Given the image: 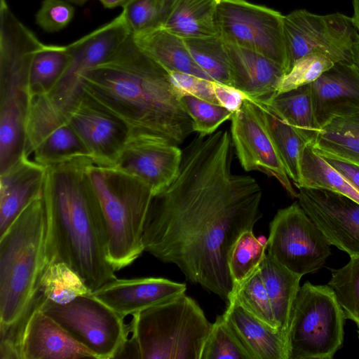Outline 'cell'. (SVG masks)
Wrapping results in <instances>:
<instances>
[{
	"mask_svg": "<svg viewBox=\"0 0 359 359\" xmlns=\"http://www.w3.org/2000/svg\"><path fill=\"white\" fill-rule=\"evenodd\" d=\"M233 149L225 130L194 138L175 179L154 194L142 233L144 251L227 303L234 290L231 250L262 216V188L233 172Z\"/></svg>",
	"mask_w": 359,
	"mask_h": 359,
	"instance_id": "obj_1",
	"label": "cell"
},
{
	"mask_svg": "<svg viewBox=\"0 0 359 359\" xmlns=\"http://www.w3.org/2000/svg\"><path fill=\"white\" fill-rule=\"evenodd\" d=\"M81 81L86 95L126 125L130 137L179 146L194 132L168 72L136 44L133 33Z\"/></svg>",
	"mask_w": 359,
	"mask_h": 359,
	"instance_id": "obj_2",
	"label": "cell"
},
{
	"mask_svg": "<svg viewBox=\"0 0 359 359\" xmlns=\"http://www.w3.org/2000/svg\"><path fill=\"white\" fill-rule=\"evenodd\" d=\"M92 159L78 156L46 165L43 193L49 264L66 263L93 291L116 277L104 218L86 172Z\"/></svg>",
	"mask_w": 359,
	"mask_h": 359,
	"instance_id": "obj_3",
	"label": "cell"
},
{
	"mask_svg": "<svg viewBox=\"0 0 359 359\" xmlns=\"http://www.w3.org/2000/svg\"><path fill=\"white\" fill-rule=\"evenodd\" d=\"M47 238L42 190L0 236V330L22 317L39 294L49 264Z\"/></svg>",
	"mask_w": 359,
	"mask_h": 359,
	"instance_id": "obj_4",
	"label": "cell"
},
{
	"mask_svg": "<svg viewBox=\"0 0 359 359\" xmlns=\"http://www.w3.org/2000/svg\"><path fill=\"white\" fill-rule=\"evenodd\" d=\"M43 44L0 1V173L22 155L29 107L28 76L35 51Z\"/></svg>",
	"mask_w": 359,
	"mask_h": 359,
	"instance_id": "obj_5",
	"label": "cell"
},
{
	"mask_svg": "<svg viewBox=\"0 0 359 359\" xmlns=\"http://www.w3.org/2000/svg\"><path fill=\"white\" fill-rule=\"evenodd\" d=\"M86 172L104 218L109 259L118 271L144 252L143 228L154 191L146 182L114 164L92 159Z\"/></svg>",
	"mask_w": 359,
	"mask_h": 359,
	"instance_id": "obj_6",
	"label": "cell"
},
{
	"mask_svg": "<svg viewBox=\"0 0 359 359\" xmlns=\"http://www.w3.org/2000/svg\"><path fill=\"white\" fill-rule=\"evenodd\" d=\"M210 323L183 293L133 315L131 341L142 359H201Z\"/></svg>",
	"mask_w": 359,
	"mask_h": 359,
	"instance_id": "obj_7",
	"label": "cell"
},
{
	"mask_svg": "<svg viewBox=\"0 0 359 359\" xmlns=\"http://www.w3.org/2000/svg\"><path fill=\"white\" fill-rule=\"evenodd\" d=\"M345 319L331 287L304 283L290 313L287 359H332L343 344Z\"/></svg>",
	"mask_w": 359,
	"mask_h": 359,
	"instance_id": "obj_8",
	"label": "cell"
},
{
	"mask_svg": "<svg viewBox=\"0 0 359 359\" xmlns=\"http://www.w3.org/2000/svg\"><path fill=\"white\" fill-rule=\"evenodd\" d=\"M41 309L88 349L94 358H118L128 341L123 316L91 292L66 304L46 299Z\"/></svg>",
	"mask_w": 359,
	"mask_h": 359,
	"instance_id": "obj_9",
	"label": "cell"
},
{
	"mask_svg": "<svg viewBox=\"0 0 359 359\" xmlns=\"http://www.w3.org/2000/svg\"><path fill=\"white\" fill-rule=\"evenodd\" d=\"M218 35L228 43L257 52L287 69L283 15L246 0H219L215 13Z\"/></svg>",
	"mask_w": 359,
	"mask_h": 359,
	"instance_id": "obj_10",
	"label": "cell"
},
{
	"mask_svg": "<svg viewBox=\"0 0 359 359\" xmlns=\"http://www.w3.org/2000/svg\"><path fill=\"white\" fill-rule=\"evenodd\" d=\"M283 32L285 73L295 61L311 53H321L335 62H353V48L359 37L352 17L340 13L318 15L304 9L283 15Z\"/></svg>",
	"mask_w": 359,
	"mask_h": 359,
	"instance_id": "obj_11",
	"label": "cell"
},
{
	"mask_svg": "<svg viewBox=\"0 0 359 359\" xmlns=\"http://www.w3.org/2000/svg\"><path fill=\"white\" fill-rule=\"evenodd\" d=\"M266 245L269 255L302 277L320 269L331 255V244L298 202L278 210Z\"/></svg>",
	"mask_w": 359,
	"mask_h": 359,
	"instance_id": "obj_12",
	"label": "cell"
},
{
	"mask_svg": "<svg viewBox=\"0 0 359 359\" xmlns=\"http://www.w3.org/2000/svg\"><path fill=\"white\" fill-rule=\"evenodd\" d=\"M132 32L121 12L109 22L67 45L72 60L53 88L46 95L67 114L83 95L81 76L109 58Z\"/></svg>",
	"mask_w": 359,
	"mask_h": 359,
	"instance_id": "obj_13",
	"label": "cell"
},
{
	"mask_svg": "<svg viewBox=\"0 0 359 359\" xmlns=\"http://www.w3.org/2000/svg\"><path fill=\"white\" fill-rule=\"evenodd\" d=\"M23 154L44 166L74 156H90L67 114L46 95L29 98Z\"/></svg>",
	"mask_w": 359,
	"mask_h": 359,
	"instance_id": "obj_14",
	"label": "cell"
},
{
	"mask_svg": "<svg viewBox=\"0 0 359 359\" xmlns=\"http://www.w3.org/2000/svg\"><path fill=\"white\" fill-rule=\"evenodd\" d=\"M231 118V139L243 168L274 177L291 197L297 198L258 106L246 99Z\"/></svg>",
	"mask_w": 359,
	"mask_h": 359,
	"instance_id": "obj_15",
	"label": "cell"
},
{
	"mask_svg": "<svg viewBox=\"0 0 359 359\" xmlns=\"http://www.w3.org/2000/svg\"><path fill=\"white\" fill-rule=\"evenodd\" d=\"M45 299L40 292L25 314L4 330L9 341L20 343V359L94 358L88 349L41 311Z\"/></svg>",
	"mask_w": 359,
	"mask_h": 359,
	"instance_id": "obj_16",
	"label": "cell"
},
{
	"mask_svg": "<svg viewBox=\"0 0 359 359\" xmlns=\"http://www.w3.org/2000/svg\"><path fill=\"white\" fill-rule=\"evenodd\" d=\"M298 203L331 245L359 256V203L321 189H298Z\"/></svg>",
	"mask_w": 359,
	"mask_h": 359,
	"instance_id": "obj_17",
	"label": "cell"
},
{
	"mask_svg": "<svg viewBox=\"0 0 359 359\" xmlns=\"http://www.w3.org/2000/svg\"><path fill=\"white\" fill-rule=\"evenodd\" d=\"M67 119L94 160L114 164L130 137L126 125L84 93Z\"/></svg>",
	"mask_w": 359,
	"mask_h": 359,
	"instance_id": "obj_18",
	"label": "cell"
},
{
	"mask_svg": "<svg viewBox=\"0 0 359 359\" xmlns=\"http://www.w3.org/2000/svg\"><path fill=\"white\" fill-rule=\"evenodd\" d=\"M182 151L177 145L141 137H130L114 163L149 185L154 194L177 177Z\"/></svg>",
	"mask_w": 359,
	"mask_h": 359,
	"instance_id": "obj_19",
	"label": "cell"
},
{
	"mask_svg": "<svg viewBox=\"0 0 359 359\" xmlns=\"http://www.w3.org/2000/svg\"><path fill=\"white\" fill-rule=\"evenodd\" d=\"M186 290L184 283L163 278H116L91 294L124 317L172 299Z\"/></svg>",
	"mask_w": 359,
	"mask_h": 359,
	"instance_id": "obj_20",
	"label": "cell"
},
{
	"mask_svg": "<svg viewBox=\"0 0 359 359\" xmlns=\"http://www.w3.org/2000/svg\"><path fill=\"white\" fill-rule=\"evenodd\" d=\"M309 86L318 128L332 116L359 110V69L353 62H336Z\"/></svg>",
	"mask_w": 359,
	"mask_h": 359,
	"instance_id": "obj_21",
	"label": "cell"
},
{
	"mask_svg": "<svg viewBox=\"0 0 359 359\" xmlns=\"http://www.w3.org/2000/svg\"><path fill=\"white\" fill-rule=\"evenodd\" d=\"M46 167L22 154L0 173V236L43 190Z\"/></svg>",
	"mask_w": 359,
	"mask_h": 359,
	"instance_id": "obj_22",
	"label": "cell"
},
{
	"mask_svg": "<svg viewBox=\"0 0 359 359\" xmlns=\"http://www.w3.org/2000/svg\"><path fill=\"white\" fill-rule=\"evenodd\" d=\"M224 43L231 67L233 86L252 102H263L271 98L278 81L285 74L284 69L257 52Z\"/></svg>",
	"mask_w": 359,
	"mask_h": 359,
	"instance_id": "obj_23",
	"label": "cell"
},
{
	"mask_svg": "<svg viewBox=\"0 0 359 359\" xmlns=\"http://www.w3.org/2000/svg\"><path fill=\"white\" fill-rule=\"evenodd\" d=\"M222 315L252 359H287L286 340L282 334L248 312L234 297Z\"/></svg>",
	"mask_w": 359,
	"mask_h": 359,
	"instance_id": "obj_24",
	"label": "cell"
},
{
	"mask_svg": "<svg viewBox=\"0 0 359 359\" xmlns=\"http://www.w3.org/2000/svg\"><path fill=\"white\" fill-rule=\"evenodd\" d=\"M309 143L323 158L359 166V110L330 117Z\"/></svg>",
	"mask_w": 359,
	"mask_h": 359,
	"instance_id": "obj_25",
	"label": "cell"
},
{
	"mask_svg": "<svg viewBox=\"0 0 359 359\" xmlns=\"http://www.w3.org/2000/svg\"><path fill=\"white\" fill-rule=\"evenodd\" d=\"M218 1L163 0L160 27L182 38L218 35L215 24Z\"/></svg>",
	"mask_w": 359,
	"mask_h": 359,
	"instance_id": "obj_26",
	"label": "cell"
},
{
	"mask_svg": "<svg viewBox=\"0 0 359 359\" xmlns=\"http://www.w3.org/2000/svg\"><path fill=\"white\" fill-rule=\"evenodd\" d=\"M133 36L136 44L168 72L186 73L212 81L194 61L182 37L162 27Z\"/></svg>",
	"mask_w": 359,
	"mask_h": 359,
	"instance_id": "obj_27",
	"label": "cell"
},
{
	"mask_svg": "<svg viewBox=\"0 0 359 359\" xmlns=\"http://www.w3.org/2000/svg\"><path fill=\"white\" fill-rule=\"evenodd\" d=\"M259 271L278 325V332L287 344L290 313L302 276L288 270L268 253L259 266Z\"/></svg>",
	"mask_w": 359,
	"mask_h": 359,
	"instance_id": "obj_28",
	"label": "cell"
},
{
	"mask_svg": "<svg viewBox=\"0 0 359 359\" xmlns=\"http://www.w3.org/2000/svg\"><path fill=\"white\" fill-rule=\"evenodd\" d=\"M259 103L266 106L309 142L319 129L315 118L309 84L279 94Z\"/></svg>",
	"mask_w": 359,
	"mask_h": 359,
	"instance_id": "obj_29",
	"label": "cell"
},
{
	"mask_svg": "<svg viewBox=\"0 0 359 359\" xmlns=\"http://www.w3.org/2000/svg\"><path fill=\"white\" fill-rule=\"evenodd\" d=\"M72 56L67 46L43 43L34 53L29 70V98L47 95L60 79Z\"/></svg>",
	"mask_w": 359,
	"mask_h": 359,
	"instance_id": "obj_30",
	"label": "cell"
},
{
	"mask_svg": "<svg viewBox=\"0 0 359 359\" xmlns=\"http://www.w3.org/2000/svg\"><path fill=\"white\" fill-rule=\"evenodd\" d=\"M283 163L288 177L297 187L301 181V162L309 142L296 130L283 122L262 103L255 102Z\"/></svg>",
	"mask_w": 359,
	"mask_h": 359,
	"instance_id": "obj_31",
	"label": "cell"
},
{
	"mask_svg": "<svg viewBox=\"0 0 359 359\" xmlns=\"http://www.w3.org/2000/svg\"><path fill=\"white\" fill-rule=\"evenodd\" d=\"M299 188L321 189L344 195L359 203V191L339 171L317 154L308 143L301 162Z\"/></svg>",
	"mask_w": 359,
	"mask_h": 359,
	"instance_id": "obj_32",
	"label": "cell"
},
{
	"mask_svg": "<svg viewBox=\"0 0 359 359\" xmlns=\"http://www.w3.org/2000/svg\"><path fill=\"white\" fill-rule=\"evenodd\" d=\"M183 39L194 61L212 81L233 86L229 58L219 36Z\"/></svg>",
	"mask_w": 359,
	"mask_h": 359,
	"instance_id": "obj_33",
	"label": "cell"
},
{
	"mask_svg": "<svg viewBox=\"0 0 359 359\" xmlns=\"http://www.w3.org/2000/svg\"><path fill=\"white\" fill-rule=\"evenodd\" d=\"M39 290L46 299L57 304L68 303L92 292L83 278L62 262L47 266L41 278Z\"/></svg>",
	"mask_w": 359,
	"mask_h": 359,
	"instance_id": "obj_34",
	"label": "cell"
},
{
	"mask_svg": "<svg viewBox=\"0 0 359 359\" xmlns=\"http://www.w3.org/2000/svg\"><path fill=\"white\" fill-rule=\"evenodd\" d=\"M328 285L333 290L346 319L353 321L359 328V256L339 269H330Z\"/></svg>",
	"mask_w": 359,
	"mask_h": 359,
	"instance_id": "obj_35",
	"label": "cell"
},
{
	"mask_svg": "<svg viewBox=\"0 0 359 359\" xmlns=\"http://www.w3.org/2000/svg\"><path fill=\"white\" fill-rule=\"evenodd\" d=\"M266 249V244L262 243L252 231H245L238 237L231 250L228 261L234 287L244 282L259 268Z\"/></svg>",
	"mask_w": 359,
	"mask_h": 359,
	"instance_id": "obj_36",
	"label": "cell"
},
{
	"mask_svg": "<svg viewBox=\"0 0 359 359\" xmlns=\"http://www.w3.org/2000/svg\"><path fill=\"white\" fill-rule=\"evenodd\" d=\"M231 297L256 318L278 332V325L259 268L244 282L234 287Z\"/></svg>",
	"mask_w": 359,
	"mask_h": 359,
	"instance_id": "obj_37",
	"label": "cell"
},
{
	"mask_svg": "<svg viewBox=\"0 0 359 359\" xmlns=\"http://www.w3.org/2000/svg\"><path fill=\"white\" fill-rule=\"evenodd\" d=\"M335 63L332 58L321 53L305 55L295 61L290 69L281 76L273 97L313 83Z\"/></svg>",
	"mask_w": 359,
	"mask_h": 359,
	"instance_id": "obj_38",
	"label": "cell"
},
{
	"mask_svg": "<svg viewBox=\"0 0 359 359\" xmlns=\"http://www.w3.org/2000/svg\"><path fill=\"white\" fill-rule=\"evenodd\" d=\"M201 359H252V357L226 324L223 315H220L212 323Z\"/></svg>",
	"mask_w": 359,
	"mask_h": 359,
	"instance_id": "obj_39",
	"label": "cell"
},
{
	"mask_svg": "<svg viewBox=\"0 0 359 359\" xmlns=\"http://www.w3.org/2000/svg\"><path fill=\"white\" fill-rule=\"evenodd\" d=\"M180 102L191 119L194 132H197L200 136L214 133L233 114L219 104L191 95L180 97Z\"/></svg>",
	"mask_w": 359,
	"mask_h": 359,
	"instance_id": "obj_40",
	"label": "cell"
},
{
	"mask_svg": "<svg viewBox=\"0 0 359 359\" xmlns=\"http://www.w3.org/2000/svg\"><path fill=\"white\" fill-rule=\"evenodd\" d=\"M122 7L133 34L161 27L163 0H128Z\"/></svg>",
	"mask_w": 359,
	"mask_h": 359,
	"instance_id": "obj_41",
	"label": "cell"
},
{
	"mask_svg": "<svg viewBox=\"0 0 359 359\" xmlns=\"http://www.w3.org/2000/svg\"><path fill=\"white\" fill-rule=\"evenodd\" d=\"M74 15V6L65 0H43L35 20L43 30L55 32L67 27Z\"/></svg>",
	"mask_w": 359,
	"mask_h": 359,
	"instance_id": "obj_42",
	"label": "cell"
},
{
	"mask_svg": "<svg viewBox=\"0 0 359 359\" xmlns=\"http://www.w3.org/2000/svg\"><path fill=\"white\" fill-rule=\"evenodd\" d=\"M168 76L179 99L185 95H191L219 104L214 92L213 81L177 72H168Z\"/></svg>",
	"mask_w": 359,
	"mask_h": 359,
	"instance_id": "obj_43",
	"label": "cell"
},
{
	"mask_svg": "<svg viewBox=\"0 0 359 359\" xmlns=\"http://www.w3.org/2000/svg\"><path fill=\"white\" fill-rule=\"evenodd\" d=\"M213 87L217 102L222 107L234 113L242 106L247 95L238 88L213 81Z\"/></svg>",
	"mask_w": 359,
	"mask_h": 359,
	"instance_id": "obj_44",
	"label": "cell"
},
{
	"mask_svg": "<svg viewBox=\"0 0 359 359\" xmlns=\"http://www.w3.org/2000/svg\"><path fill=\"white\" fill-rule=\"evenodd\" d=\"M324 159L342 174L359 191V166L337 160Z\"/></svg>",
	"mask_w": 359,
	"mask_h": 359,
	"instance_id": "obj_45",
	"label": "cell"
},
{
	"mask_svg": "<svg viewBox=\"0 0 359 359\" xmlns=\"http://www.w3.org/2000/svg\"><path fill=\"white\" fill-rule=\"evenodd\" d=\"M104 8H114L118 6H123L128 0H99Z\"/></svg>",
	"mask_w": 359,
	"mask_h": 359,
	"instance_id": "obj_46",
	"label": "cell"
},
{
	"mask_svg": "<svg viewBox=\"0 0 359 359\" xmlns=\"http://www.w3.org/2000/svg\"><path fill=\"white\" fill-rule=\"evenodd\" d=\"M353 6V19L354 22L359 30V0H352Z\"/></svg>",
	"mask_w": 359,
	"mask_h": 359,
	"instance_id": "obj_47",
	"label": "cell"
},
{
	"mask_svg": "<svg viewBox=\"0 0 359 359\" xmlns=\"http://www.w3.org/2000/svg\"><path fill=\"white\" fill-rule=\"evenodd\" d=\"M353 62L359 69V37L353 48Z\"/></svg>",
	"mask_w": 359,
	"mask_h": 359,
	"instance_id": "obj_48",
	"label": "cell"
},
{
	"mask_svg": "<svg viewBox=\"0 0 359 359\" xmlns=\"http://www.w3.org/2000/svg\"><path fill=\"white\" fill-rule=\"evenodd\" d=\"M66 1L78 6L83 5L88 0H65Z\"/></svg>",
	"mask_w": 359,
	"mask_h": 359,
	"instance_id": "obj_49",
	"label": "cell"
},
{
	"mask_svg": "<svg viewBox=\"0 0 359 359\" xmlns=\"http://www.w3.org/2000/svg\"><path fill=\"white\" fill-rule=\"evenodd\" d=\"M358 340H359V328L358 329Z\"/></svg>",
	"mask_w": 359,
	"mask_h": 359,
	"instance_id": "obj_50",
	"label": "cell"
}]
</instances>
